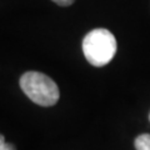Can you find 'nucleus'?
<instances>
[{
    "mask_svg": "<svg viewBox=\"0 0 150 150\" xmlns=\"http://www.w3.org/2000/svg\"><path fill=\"white\" fill-rule=\"evenodd\" d=\"M118 49L115 36L106 29H94L83 40V51L89 63L94 67L109 64Z\"/></svg>",
    "mask_w": 150,
    "mask_h": 150,
    "instance_id": "obj_1",
    "label": "nucleus"
},
{
    "mask_svg": "<svg viewBox=\"0 0 150 150\" xmlns=\"http://www.w3.org/2000/svg\"><path fill=\"white\" fill-rule=\"evenodd\" d=\"M20 88L31 101L41 106L55 105L60 93L56 83L48 75L38 71H28L21 75Z\"/></svg>",
    "mask_w": 150,
    "mask_h": 150,
    "instance_id": "obj_2",
    "label": "nucleus"
},
{
    "mask_svg": "<svg viewBox=\"0 0 150 150\" xmlns=\"http://www.w3.org/2000/svg\"><path fill=\"white\" fill-rule=\"evenodd\" d=\"M137 150H150V134H142L135 139Z\"/></svg>",
    "mask_w": 150,
    "mask_h": 150,
    "instance_id": "obj_3",
    "label": "nucleus"
},
{
    "mask_svg": "<svg viewBox=\"0 0 150 150\" xmlns=\"http://www.w3.org/2000/svg\"><path fill=\"white\" fill-rule=\"evenodd\" d=\"M0 150H15L13 144L5 143V139H4V135L0 134Z\"/></svg>",
    "mask_w": 150,
    "mask_h": 150,
    "instance_id": "obj_4",
    "label": "nucleus"
},
{
    "mask_svg": "<svg viewBox=\"0 0 150 150\" xmlns=\"http://www.w3.org/2000/svg\"><path fill=\"white\" fill-rule=\"evenodd\" d=\"M53 1L60 6H69V5H71L75 0H53Z\"/></svg>",
    "mask_w": 150,
    "mask_h": 150,
    "instance_id": "obj_5",
    "label": "nucleus"
},
{
    "mask_svg": "<svg viewBox=\"0 0 150 150\" xmlns=\"http://www.w3.org/2000/svg\"><path fill=\"white\" fill-rule=\"evenodd\" d=\"M149 118H150V116H149Z\"/></svg>",
    "mask_w": 150,
    "mask_h": 150,
    "instance_id": "obj_6",
    "label": "nucleus"
}]
</instances>
